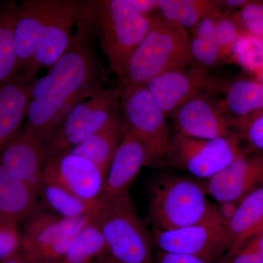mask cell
<instances>
[{"mask_svg": "<svg viewBox=\"0 0 263 263\" xmlns=\"http://www.w3.org/2000/svg\"><path fill=\"white\" fill-rule=\"evenodd\" d=\"M84 3L70 47L33 86L23 131L41 145L77 104L107 88L108 70L95 49Z\"/></svg>", "mask_w": 263, "mask_h": 263, "instance_id": "6da1fadb", "label": "cell"}, {"mask_svg": "<svg viewBox=\"0 0 263 263\" xmlns=\"http://www.w3.org/2000/svg\"><path fill=\"white\" fill-rule=\"evenodd\" d=\"M85 12L109 68L118 80L129 59L146 37L149 17L141 14L127 0L85 1Z\"/></svg>", "mask_w": 263, "mask_h": 263, "instance_id": "7a4b0ae2", "label": "cell"}, {"mask_svg": "<svg viewBox=\"0 0 263 263\" xmlns=\"http://www.w3.org/2000/svg\"><path fill=\"white\" fill-rule=\"evenodd\" d=\"M195 64L187 30L162 16L151 15L146 36L119 81L123 87L143 86L161 74Z\"/></svg>", "mask_w": 263, "mask_h": 263, "instance_id": "3957f363", "label": "cell"}, {"mask_svg": "<svg viewBox=\"0 0 263 263\" xmlns=\"http://www.w3.org/2000/svg\"><path fill=\"white\" fill-rule=\"evenodd\" d=\"M84 1L27 0L24 5L26 28L34 53L27 77L36 79L43 67H51L70 47L71 29L77 22Z\"/></svg>", "mask_w": 263, "mask_h": 263, "instance_id": "277c9868", "label": "cell"}, {"mask_svg": "<svg viewBox=\"0 0 263 263\" xmlns=\"http://www.w3.org/2000/svg\"><path fill=\"white\" fill-rule=\"evenodd\" d=\"M108 254L122 263H154L153 243L138 217L129 193L98 200L91 214Z\"/></svg>", "mask_w": 263, "mask_h": 263, "instance_id": "5b68a950", "label": "cell"}, {"mask_svg": "<svg viewBox=\"0 0 263 263\" xmlns=\"http://www.w3.org/2000/svg\"><path fill=\"white\" fill-rule=\"evenodd\" d=\"M215 207L197 181L162 173L148 192V218L152 228L174 230L203 220Z\"/></svg>", "mask_w": 263, "mask_h": 263, "instance_id": "8992f818", "label": "cell"}, {"mask_svg": "<svg viewBox=\"0 0 263 263\" xmlns=\"http://www.w3.org/2000/svg\"><path fill=\"white\" fill-rule=\"evenodd\" d=\"M90 215L66 219L40 203L21 221V253L27 263H60Z\"/></svg>", "mask_w": 263, "mask_h": 263, "instance_id": "52a82bcc", "label": "cell"}, {"mask_svg": "<svg viewBox=\"0 0 263 263\" xmlns=\"http://www.w3.org/2000/svg\"><path fill=\"white\" fill-rule=\"evenodd\" d=\"M124 87H107L98 95L76 105L43 145L46 163L70 152L103 127L120 107Z\"/></svg>", "mask_w": 263, "mask_h": 263, "instance_id": "ba28073f", "label": "cell"}, {"mask_svg": "<svg viewBox=\"0 0 263 263\" xmlns=\"http://www.w3.org/2000/svg\"><path fill=\"white\" fill-rule=\"evenodd\" d=\"M248 152L236 131L215 139H199L175 133L164 162L203 181Z\"/></svg>", "mask_w": 263, "mask_h": 263, "instance_id": "9c48e42d", "label": "cell"}, {"mask_svg": "<svg viewBox=\"0 0 263 263\" xmlns=\"http://www.w3.org/2000/svg\"><path fill=\"white\" fill-rule=\"evenodd\" d=\"M120 106L126 129L146 148L147 167L163 163L171 139L169 124L148 90L144 86L124 87Z\"/></svg>", "mask_w": 263, "mask_h": 263, "instance_id": "30bf717a", "label": "cell"}, {"mask_svg": "<svg viewBox=\"0 0 263 263\" xmlns=\"http://www.w3.org/2000/svg\"><path fill=\"white\" fill-rule=\"evenodd\" d=\"M151 238L157 250L194 256L206 263H215L230 247L226 221L216 205L200 222L167 231L152 228Z\"/></svg>", "mask_w": 263, "mask_h": 263, "instance_id": "8fae6325", "label": "cell"}, {"mask_svg": "<svg viewBox=\"0 0 263 263\" xmlns=\"http://www.w3.org/2000/svg\"><path fill=\"white\" fill-rule=\"evenodd\" d=\"M228 81L212 75L208 69L195 64L161 74L143 86L168 119L191 99L222 94Z\"/></svg>", "mask_w": 263, "mask_h": 263, "instance_id": "7c38bea8", "label": "cell"}, {"mask_svg": "<svg viewBox=\"0 0 263 263\" xmlns=\"http://www.w3.org/2000/svg\"><path fill=\"white\" fill-rule=\"evenodd\" d=\"M197 182L219 204L238 203L263 184V153L247 152L212 177Z\"/></svg>", "mask_w": 263, "mask_h": 263, "instance_id": "4fadbf2b", "label": "cell"}, {"mask_svg": "<svg viewBox=\"0 0 263 263\" xmlns=\"http://www.w3.org/2000/svg\"><path fill=\"white\" fill-rule=\"evenodd\" d=\"M105 179L94 163L67 152L48 161L41 181L54 183L78 198L95 203L100 198Z\"/></svg>", "mask_w": 263, "mask_h": 263, "instance_id": "5bb4252c", "label": "cell"}, {"mask_svg": "<svg viewBox=\"0 0 263 263\" xmlns=\"http://www.w3.org/2000/svg\"><path fill=\"white\" fill-rule=\"evenodd\" d=\"M171 118L176 134L191 138L215 139L230 136L235 131L217 102L209 95L191 99Z\"/></svg>", "mask_w": 263, "mask_h": 263, "instance_id": "9a60e30c", "label": "cell"}, {"mask_svg": "<svg viewBox=\"0 0 263 263\" xmlns=\"http://www.w3.org/2000/svg\"><path fill=\"white\" fill-rule=\"evenodd\" d=\"M46 164L43 145L23 129L0 146V172L37 188Z\"/></svg>", "mask_w": 263, "mask_h": 263, "instance_id": "2e32d148", "label": "cell"}, {"mask_svg": "<svg viewBox=\"0 0 263 263\" xmlns=\"http://www.w3.org/2000/svg\"><path fill=\"white\" fill-rule=\"evenodd\" d=\"M148 164L146 148L125 128V133L114 155L105 179L100 199L110 198L129 193L132 183L142 167Z\"/></svg>", "mask_w": 263, "mask_h": 263, "instance_id": "e0dca14e", "label": "cell"}, {"mask_svg": "<svg viewBox=\"0 0 263 263\" xmlns=\"http://www.w3.org/2000/svg\"><path fill=\"white\" fill-rule=\"evenodd\" d=\"M35 80L17 73L0 83V146L21 130Z\"/></svg>", "mask_w": 263, "mask_h": 263, "instance_id": "ac0fdd59", "label": "cell"}, {"mask_svg": "<svg viewBox=\"0 0 263 263\" xmlns=\"http://www.w3.org/2000/svg\"><path fill=\"white\" fill-rule=\"evenodd\" d=\"M125 133L121 106L103 127L70 151L94 163L106 177L110 162Z\"/></svg>", "mask_w": 263, "mask_h": 263, "instance_id": "d6986e66", "label": "cell"}, {"mask_svg": "<svg viewBox=\"0 0 263 263\" xmlns=\"http://www.w3.org/2000/svg\"><path fill=\"white\" fill-rule=\"evenodd\" d=\"M217 101L232 128L246 118L263 109V83L255 78H240L228 81Z\"/></svg>", "mask_w": 263, "mask_h": 263, "instance_id": "ffe728a7", "label": "cell"}, {"mask_svg": "<svg viewBox=\"0 0 263 263\" xmlns=\"http://www.w3.org/2000/svg\"><path fill=\"white\" fill-rule=\"evenodd\" d=\"M226 224L230 247L224 255L234 253L251 238L262 233L263 184L238 202L234 214Z\"/></svg>", "mask_w": 263, "mask_h": 263, "instance_id": "44dd1931", "label": "cell"}, {"mask_svg": "<svg viewBox=\"0 0 263 263\" xmlns=\"http://www.w3.org/2000/svg\"><path fill=\"white\" fill-rule=\"evenodd\" d=\"M39 188L0 172V214L22 221L37 207Z\"/></svg>", "mask_w": 263, "mask_h": 263, "instance_id": "7402d4cb", "label": "cell"}, {"mask_svg": "<svg viewBox=\"0 0 263 263\" xmlns=\"http://www.w3.org/2000/svg\"><path fill=\"white\" fill-rule=\"evenodd\" d=\"M18 5L0 3V83L17 74L14 29Z\"/></svg>", "mask_w": 263, "mask_h": 263, "instance_id": "603a6c76", "label": "cell"}, {"mask_svg": "<svg viewBox=\"0 0 263 263\" xmlns=\"http://www.w3.org/2000/svg\"><path fill=\"white\" fill-rule=\"evenodd\" d=\"M162 17L186 29L193 30L200 19L219 5L211 0H156Z\"/></svg>", "mask_w": 263, "mask_h": 263, "instance_id": "cb8c5ba5", "label": "cell"}, {"mask_svg": "<svg viewBox=\"0 0 263 263\" xmlns=\"http://www.w3.org/2000/svg\"><path fill=\"white\" fill-rule=\"evenodd\" d=\"M39 197L45 206L66 219L90 215L98 203L85 202L57 184L42 180L40 182Z\"/></svg>", "mask_w": 263, "mask_h": 263, "instance_id": "d4e9b609", "label": "cell"}, {"mask_svg": "<svg viewBox=\"0 0 263 263\" xmlns=\"http://www.w3.org/2000/svg\"><path fill=\"white\" fill-rule=\"evenodd\" d=\"M108 254L100 230L91 220L84 227L60 263H95Z\"/></svg>", "mask_w": 263, "mask_h": 263, "instance_id": "484cf974", "label": "cell"}, {"mask_svg": "<svg viewBox=\"0 0 263 263\" xmlns=\"http://www.w3.org/2000/svg\"><path fill=\"white\" fill-rule=\"evenodd\" d=\"M230 54L235 63L255 78L263 67V40L241 33Z\"/></svg>", "mask_w": 263, "mask_h": 263, "instance_id": "4316f807", "label": "cell"}, {"mask_svg": "<svg viewBox=\"0 0 263 263\" xmlns=\"http://www.w3.org/2000/svg\"><path fill=\"white\" fill-rule=\"evenodd\" d=\"M233 129L249 152L263 153V109L235 124Z\"/></svg>", "mask_w": 263, "mask_h": 263, "instance_id": "83f0119b", "label": "cell"}, {"mask_svg": "<svg viewBox=\"0 0 263 263\" xmlns=\"http://www.w3.org/2000/svg\"><path fill=\"white\" fill-rule=\"evenodd\" d=\"M232 14L242 32L263 40V2L249 1Z\"/></svg>", "mask_w": 263, "mask_h": 263, "instance_id": "f1b7e54d", "label": "cell"}, {"mask_svg": "<svg viewBox=\"0 0 263 263\" xmlns=\"http://www.w3.org/2000/svg\"><path fill=\"white\" fill-rule=\"evenodd\" d=\"M190 50L195 63L206 69L216 66L224 58L216 43L196 36L190 37Z\"/></svg>", "mask_w": 263, "mask_h": 263, "instance_id": "f546056e", "label": "cell"}, {"mask_svg": "<svg viewBox=\"0 0 263 263\" xmlns=\"http://www.w3.org/2000/svg\"><path fill=\"white\" fill-rule=\"evenodd\" d=\"M243 33L233 14L224 12L216 25L215 41L224 57L231 53L232 49L240 34Z\"/></svg>", "mask_w": 263, "mask_h": 263, "instance_id": "4dcf8cb0", "label": "cell"}, {"mask_svg": "<svg viewBox=\"0 0 263 263\" xmlns=\"http://www.w3.org/2000/svg\"><path fill=\"white\" fill-rule=\"evenodd\" d=\"M20 224L16 219L0 214V260L19 249Z\"/></svg>", "mask_w": 263, "mask_h": 263, "instance_id": "1f68e13d", "label": "cell"}, {"mask_svg": "<svg viewBox=\"0 0 263 263\" xmlns=\"http://www.w3.org/2000/svg\"><path fill=\"white\" fill-rule=\"evenodd\" d=\"M215 263H263V234L251 238L230 255H223Z\"/></svg>", "mask_w": 263, "mask_h": 263, "instance_id": "d6a6232c", "label": "cell"}, {"mask_svg": "<svg viewBox=\"0 0 263 263\" xmlns=\"http://www.w3.org/2000/svg\"><path fill=\"white\" fill-rule=\"evenodd\" d=\"M223 12L220 8L204 16L193 29V36L216 43V29L218 21Z\"/></svg>", "mask_w": 263, "mask_h": 263, "instance_id": "836d02e7", "label": "cell"}, {"mask_svg": "<svg viewBox=\"0 0 263 263\" xmlns=\"http://www.w3.org/2000/svg\"><path fill=\"white\" fill-rule=\"evenodd\" d=\"M154 263H206L187 254L172 253L157 250L154 253Z\"/></svg>", "mask_w": 263, "mask_h": 263, "instance_id": "e575fe53", "label": "cell"}, {"mask_svg": "<svg viewBox=\"0 0 263 263\" xmlns=\"http://www.w3.org/2000/svg\"><path fill=\"white\" fill-rule=\"evenodd\" d=\"M128 3L141 14L150 17L153 12L158 10L156 0H127Z\"/></svg>", "mask_w": 263, "mask_h": 263, "instance_id": "d590c367", "label": "cell"}, {"mask_svg": "<svg viewBox=\"0 0 263 263\" xmlns=\"http://www.w3.org/2000/svg\"><path fill=\"white\" fill-rule=\"evenodd\" d=\"M249 0H224V1H216L219 8L226 9H238L243 8L245 5L248 3Z\"/></svg>", "mask_w": 263, "mask_h": 263, "instance_id": "8d00e7d4", "label": "cell"}, {"mask_svg": "<svg viewBox=\"0 0 263 263\" xmlns=\"http://www.w3.org/2000/svg\"><path fill=\"white\" fill-rule=\"evenodd\" d=\"M0 263H27L23 255L21 253L20 249L15 251L14 253L10 254L5 258L0 260Z\"/></svg>", "mask_w": 263, "mask_h": 263, "instance_id": "74e56055", "label": "cell"}, {"mask_svg": "<svg viewBox=\"0 0 263 263\" xmlns=\"http://www.w3.org/2000/svg\"><path fill=\"white\" fill-rule=\"evenodd\" d=\"M95 263H122L119 262V261L116 260L115 259H114L110 254H108L104 256L103 257H102L101 259H99V260L97 261Z\"/></svg>", "mask_w": 263, "mask_h": 263, "instance_id": "f35d334b", "label": "cell"}, {"mask_svg": "<svg viewBox=\"0 0 263 263\" xmlns=\"http://www.w3.org/2000/svg\"><path fill=\"white\" fill-rule=\"evenodd\" d=\"M255 79H257V80L261 81V82L263 83V67L262 70H261L260 72H259L258 75L256 76Z\"/></svg>", "mask_w": 263, "mask_h": 263, "instance_id": "ab89813d", "label": "cell"}, {"mask_svg": "<svg viewBox=\"0 0 263 263\" xmlns=\"http://www.w3.org/2000/svg\"><path fill=\"white\" fill-rule=\"evenodd\" d=\"M262 233V234H263V226H262V233Z\"/></svg>", "mask_w": 263, "mask_h": 263, "instance_id": "60d3db41", "label": "cell"}]
</instances>
